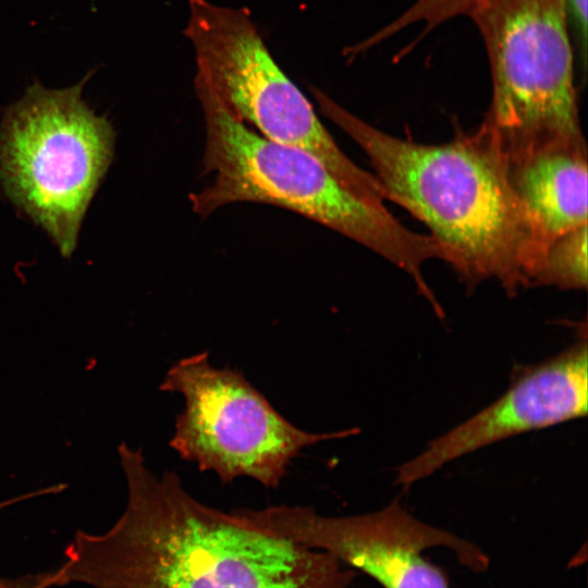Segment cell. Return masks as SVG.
Segmentation results:
<instances>
[{
  "label": "cell",
  "mask_w": 588,
  "mask_h": 588,
  "mask_svg": "<svg viewBox=\"0 0 588 588\" xmlns=\"http://www.w3.org/2000/svg\"><path fill=\"white\" fill-rule=\"evenodd\" d=\"M126 506L100 535L77 531L45 587L348 588L356 571L330 554L195 499L174 471L156 475L140 449L118 446Z\"/></svg>",
  "instance_id": "6da1fadb"
},
{
  "label": "cell",
  "mask_w": 588,
  "mask_h": 588,
  "mask_svg": "<svg viewBox=\"0 0 588 588\" xmlns=\"http://www.w3.org/2000/svg\"><path fill=\"white\" fill-rule=\"evenodd\" d=\"M320 111L367 155L384 199L430 231L468 289L492 279L509 296L528 287L532 243L505 160L478 127L444 144L384 133L313 88Z\"/></svg>",
  "instance_id": "7a4b0ae2"
},
{
  "label": "cell",
  "mask_w": 588,
  "mask_h": 588,
  "mask_svg": "<svg viewBox=\"0 0 588 588\" xmlns=\"http://www.w3.org/2000/svg\"><path fill=\"white\" fill-rule=\"evenodd\" d=\"M194 85L206 130L204 173L211 175L210 183L189 197L196 213L208 216L244 201L294 211L401 268L433 310H441L422 273L429 259H445L431 235L407 229L383 204L355 194L313 155L258 134L225 106L198 71Z\"/></svg>",
  "instance_id": "3957f363"
},
{
  "label": "cell",
  "mask_w": 588,
  "mask_h": 588,
  "mask_svg": "<svg viewBox=\"0 0 588 588\" xmlns=\"http://www.w3.org/2000/svg\"><path fill=\"white\" fill-rule=\"evenodd\" d=\"M470 19L482 37L492 83L479 127L504 160L587 146L565 0H487Z\"/></svg>",
  "instance_id": "277c9868"
},
{
  "label": "cell",
  "mask_w": 588,
  "mask_h": 588,
  "mask_svg": "<svg viewBox=\"0 0 588 588\" xmlns=\"http://www.w3.org/2000/svg\"><path fill=\"white\" fill-rule=\"evenodd\" d=\"M91 74L61 89L35 81L0 121V186L64 257L114 155L112 124L82 98Z\"/></svg>",
  "instance_id": "5b68a950"
},
{
  "label": "cell",
  "mask_w": 588,
  "mask_h": 588,
  "mask_svg": "<svg viewBox=\"0 0 588 588\" xmlns=\"http://www.w3.org/2000/svg\"><path fill=\"white\" fill-rule=\"evenodd\" d=\"M185 35L197 71L225 106L261 136L313 155L358 196L383 204L375 175L354 163L311 103L277 64L249 12L208 0L188 1Z\"/></svg>",
  "instance_id": "8992f818"
},
{
  "label": "cell",
  "mask_w": 588,
  "mask_h": 588,
  "mask_svg": "<svg viewBox=\"0 0 588 588\" xmlns=\"http://www.w3.org/2000/svg\"><path fill=\"white\" fill-rule=\"evenodd\" d=\"M160 390L184 400L170 448L199 470L215 473L223 483L248 477L266 488H278L305 448L358 431L298 428L242 372L212 366L206 351L174 363Z\"/></svg>",
  "instance_id": "52a82bcc"
},
{
  "label": "cell",
  "mask_w": 588,
  "mask_h": 588,
  "mask_svg": "<svg viewBox=\"0 0 588 588\" xmlns=\"http://www.w3.org/2000/svg\"><path fill=\"white\" fill-rule=\"evenodd\" d=\"M238 511L258 526L369 575L383 588H450L443 569L422 554L434 547L450 549L473 572L489 566L479 547L417 519L399 499L380 511L350 516L322 515L303 505Z\"/></svg>",
  "instance_id": "ba28073f"
},
{
  "label": "cell",
  "mask_w": 588,
  "mask_h": 588,
  "mask_svg": "<svg viewBox=\"0 0 588 588\" xmlns=\"http://www.w3.org/2000/svg\"><path fill=\"white\" fill-rule=\"evenodd\" d=\"M586 330L560 354L516 368L495 402L433 439L399 466L396 483L408 488L445 464L503 439L561 424L587 414L588 355Z\"/></svg>",
  "instance_id": "9c48e42d"
},
{
  "label": "cell",
  "mask_w": 588,
  "mask_h": 588,
  "mask_svg": "<svg viewBox=\"0 0 588 588\" xmlns=\"http://www.w3.org/2000/svg\"><path fill=\"white\" fill-rule=\"evenodd\" d=\"M587 146L552 147L505 161L532 243L529 278L552 241L587 224Z\"/></svg>",
  "instance_id": "30bf717a"
},
{
  "label": "cell",
  "mask_w": 588,
  "mask_h": 588,
  "mask_svg": "<svg viewBox=\"0 0 588 588\" xmlns=\"http://www.w3.org/2000/svg\"><path fill=\"white\" fill-rule=\"evenodd\" d=\"M529 286L587 287V224L552 241L529 278Z\"/></svg>",
  "instance_id": "8fae6325"
},
{
  "label": "cell",
  "mask_w": 588,
  "mask_h": 588,
  "mask_svg": "<svg viewBox=\"0 0 588 588\" xmlns=\"http://www.w3.org/2000/svg\"><path fill=\"white\" fill-rule=\"evenodd\" d=\"M487 0H417L406 11L379 32L358 44L354 53L369 49L392 37L411 25L422 24L421 34H427L444 22L457 16L470 15Z\"/></svg>",
  "instance_id": "7c38bea8"
},
{
  "label": "cell",
  "mask_w": 588,
  "mask_h": 588,
  "mask_svg": "<svg viewBox=\"0 0 588 588\" xmlns=\"http://www.w3.org/2000/svg\"><path fill=\"white\" fill-rule=\"evenodd\" d=\"M568 17L576 27L583 54H586L587 41V0H565Z\"/></svg>",
  "instance_id": "4fadbf2b"
},
{
  "label": "cell",
  "mask_w": 588,
  "mask_h": 588,
  "mask_svg": "<svg viewBox=\"0 0 588 588\" xmlns=\"http://www.w3.org/2000/svg\"><path fill=\"white\" fill-rule=\"evenodd\" d=\"M0 588H44L42 574L27 575L14 579L0 578Z\"/></svg>",
  "instance_id": "5bb4252c"
}]
</instances>
